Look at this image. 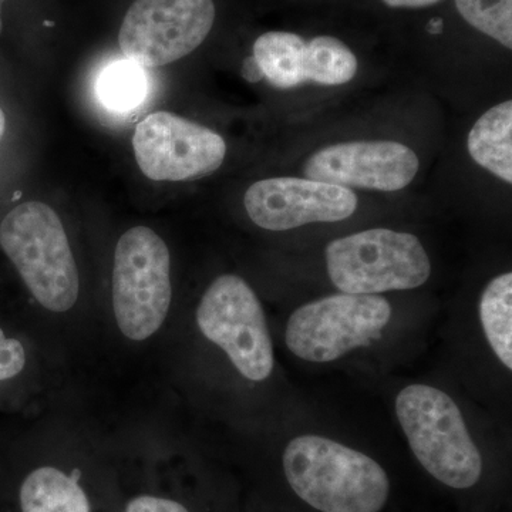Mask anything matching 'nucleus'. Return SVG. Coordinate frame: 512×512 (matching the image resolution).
<instances>
[{
    "label": "nucleus",
    "instance_id": "f257e3e1",
    "mask_svg": "<svg viewBox=\"0 0 512 512\" xmlns=\"http://www.w3.org/2000/svg\"><path fill=\"white\" fill-rule=\"evenodd\" d=\"M286 480L301 500L322 512H380L390 480L377 461L326 437L299 436L284 453Z\"/></svg>",
    "mask_w": 512,
    "mask_h": 512
},
{
    "label": "nucleus",
    "instance_id": "f03ea898",
    "mask_svg": "<svg viewBox=\"0 0 512 512\" xmlns=\"http://www.w3.org/2000/svg\"><path fill=\"white\" fill-rule=\"evenodd\" d=\"M396 414L427 473L456 490L480 481L483 458L461 410L447 393L426 384L404 387L396 399Z\"/></svg>",
    "mask_w": 512,
    "mask_h": 512
},
{
    "label": "nucleus",
    "instance_id": "7ed1b4c3",
    "mask_svg": "<svg viewBox=\"0 0 512 512\" xmlns=\"http://www.w3.org/2000/svg\"><path fill=\"white\" fill-rule=\"evenodd\" d=\"M0 247L37 302L49 311H70L80 279L59 215L43 202H26L0 224Z\"/></svg>",
    "mask_w": 512,
    "mask_h": 512
},
{
    "label": "nucleus",
    "instance_id": "20e7f679",
    "mask_svg": "<svg viewBox=\"0 0 512 512\" xmlns=\"http://www.w3.org/2000/svg\"><path fill=\"white\" fill-rule=\"evenodd\" d=\"M325 256L330 281L340 292L352 295L416 289L431 274L420 239L393 229H366L335 239Z\"/></svg>",
    "mask_w": 512,
    "mask_h": 512
},
{
    "label": "nucleus",
    "instance_id": "39448f33",
    "mask_svg": "<svg viewBox=\"0 0 512 512\" xmlns=\"http://www.w3.org/2000/svg\"><path fill=\"white\" fill-rule=\"evenodd\" d=\"M170 251L153 229H128L117 242L113 306L117 325L131 340H146L163 326L170 309Z\"/></svg>",
    "mask_w": 512,
    "mask_h": 512
},
{
    "label": "nucleus",
    "instance_id": "423d86ee",
    "mask_svg": "<svg viewBox=\"0 0 512 512\" xmlns=\"http://www.w3.org/2000/svg\"><path fill=\"white\" fill-rule=\"evenodd\" d=\"M392 306L377 295L326 296L301 306L286 325V346L306 362L328 363L382 336Z\"/></svg>",
    "mask_w": 512,
    "mask_h": 512
},
{
    "label": "nucleus",
    "instance_id": "0eeeda50",
    "mask_svg": "<svg viewBox=\"0 0 512 512\" xmlns=\"http://www.w3.org/2000/svg\"><path fill=\"white\" fill-rule=\"evenodd\" d=\"M202 335L227 353L232 365L252 382L274 370V348L264 308L251 286L237 275L215 279L197 309Z\"/></svg>",
    "mask_w": 512,
    "mask_h": 512
},
{
    "label": "nucleus",
    "instance_id": "6e6552de",
    "mask_svg": "<svg viewBox=\"0 0 512 512\" xmlns=\"http://www.w3.org/2000/svg\"><path fill=\"white\" fill-rule=\"evenodd\" d=\"M214 20L212 0H136L121 23L120 49L138 66H165L194 52Z\"/></svg>",
    "mask_w": 512,
    "mask_h": 512
},
{
    "label": "nucleus",
    "instance_id": "1a4fd4ad",
    "mask_svg": "<svg viewBox=\"0 0 512 512\" xmlns=\"http://www.w3.org/2000/svg\"><path fill=\"white\" fill-rule=\"evenodd\" d=\"M133 147L138 167L154 181L207 177L227 154L220 134L167 111L150 114L138 124Z\"/></svg>",
    "mask_w": 512,
    "mask_h": 512
},
{
    "label": "nucleus",
    "instance_id": "9d476101",
    "mask_svg": "<svg viewBox=\"0 0 512 512\" xmlns=\"http://www.w3.org/2000/svg\"><path fill=\"white\" fill-rule=\"evenodd\" d=\"M245 210L258 227L288 231L315 224L339 222L355 214L357 197L349 188L309 178H269L245 192Z\"/></svg>",
    "mask_w": 512,
    "mask_h": 512
},
{
    "label": "nucleus",
    "instance_id": "9b49d317",
    "mask_svg": "<svg viewBox=\"0 0 512 512\" xmlns=\"http://www.w3.org/2000/svg\"><path fill=\"white\" fill-rule=\"evenodd\" d=\"M419 157L412 148L396 141H350L316 151L306 161L303 173L309 180L345 188L399 191L417 171Z\"/></svg>",
    "mask_w": 512,
    "mask_h": 512
},
{
    "label": "nucleus",
    "instance_id": "f8f14e48",
    "mask_svg": "<svg viewBox=\"0 0 512 512\" xmlns=\"http://www.w3.org/2000/svg\"><path fill=\"white\" fill-rule=\"evenodd\" d=\"M468 153L478 165L512 183V101L484 113L471 128Z\"/></svg>",
    "mask_w": 512,
    "mask_h": 512
},
{
    "label": "nucleus",
    "instance_id": "ddd939ff",
    "mask_svg": "<svg viewBox=\"0 0 512 512\" xmlns=\"http://www.w3.org/2000/svg\"><path fill=\"white\" fill-rule=\"evenodd\" d=\"M22 512H90L79 481L55 467L32 471L20 488Z\"/></svg>",
    "mask_w": 512,
    "mask_h": 512
},
{
    "label": "nucleus",
    "instance_id": "4468645a",
    "mask_svg": "<svg viewBox=\"0 0 512 512\" xmlns=\"http://www.w3.org/2000/svg\"><path fill=\"white\" fill-rule=\"evenodd\" d=\"M306 40L296 33L268 32L255 40L259 69L276 89L288 90L305 83Z\"/></svg>",
    "mask_w": 512,
    "mask_h": 512
},
{
    "label": "nucleus",
    "instance_id": "2eb2a0df",
    "mask_svg": "<svg viewBox=\"0 0 512 512\" xmlns=\"http://www.w3.org/2000/svg\"><path fill=\"white\" fill-rule=\"evenodd\" d=\"M480 319L491 349L512 369V274L497 276L487 285L480 302Z\"/></svg>",
    "mask_w": 512,
    "mask_h": 512
},
{
    "label": "nucleus",
    "instance_id": "dca6fc26",
    "mask_svg": "<svg viewBox=\"0 0 512 512\" xmlns=\"http://www.w3.org/2000/svg\"><path fill=\"white\" fill-rule=\"evenodd\" d=\"M357 67L352 50L336 37L318 36L306 42V82L340 86L356 76Z\"/></svg>",
    "mask_w": 512,
    "mask_h": 512
},
{
    "label": "nucleus",
    "instance_id": "f3484780",
    "mask_svg": "<svg viewBox=\"0 0 512 512\" xmlns=\"http://www.w3.org/2000/svg\"><path fill=\"white\" fill-rule=\"evenodd\" d=\"M147 94V77L143 67L120 60L103 70L97 80V96L107 109L130 111L143 103Z\"/></svg>",
    "mask_w": 512,
    "mask_h": 512
},
{
    "label": "nucleus",
    "instance_id": "a211bd4d",
    "mask_svg": "<svg viewBox=\"0 0 512 512\" xmlns=\"http://www.w3.org/2000/svg\"><path fill=\"white\" fill-rule=\"evenodd\" d=\"M458 13L473 28L512 47V0H456Z\"/></svg>",
    "mask_w": 512,
    "mask_h": 512
},
{
    "label": "nucleus",
    "instance_id": "6ab92c4d",
    "mask_svg": "<svg viewBox=\"0 0 512 512\" xmlns=\"http://www.w3.org/2000/svg\"><path fill=\"white\" fill-rule=\"evenodd\" d=\"M25 365L26 353L22 343L6 338L0 329V382L18 376Z\"/></svg>",
    "mask_w": 512,
    "mask_h": 512
},
{
    "label": "nucleus",
    "instance_id": "aec40b11",
    "mask_svg": "<svg viewBox=\"0 0 512 512\" xmlns=\"http://www.w3.org/2000/svg\"><path fill=\"white\" fill-rule=\"evenodd\" d=\"M126 512H190L184 505L177 501L167 500V498L151 497V495H141L134 498L127 505Z\"/></svg>",
    "mask_w": 512,
    "mask_h": 512
},
{
    "label": "nucleus",
    "instance_id": "412c9836",
    "mask_svg": "<svg viewBox=\"0 0 512 512\" xmlns=\"http://www.w3.org/2000/svg\"><path fill=\"white\" fill-rule=\"evenodd\" d=\"M242 76H244L245 80H248L249 83H256L264 79V74H262L261 69H259L258 63L255 62L254 57L251 56L245 59L244 67H242Z\"/></svg>",
    "mask_w": 512,
    "mask_h": 512
},
{
    "label": "nucleus",
    "instance_id": "4be33fe9",
    "mask_svg": "<svg viewBox=\"0 0 512 512\" xmlns=\"http://www.w3.org/2000/svg\"><path fill=\"white\" fill-rule=\"evenodd\" d=\"M390 8H426L440 0H383Z\"/></svg>",
    "mask_w": 512,
    "mask_h": 512
},
{
    "label": "nucleus",
    "instance_id": "5701e85b",
    "mask_svg": "<svg viewBox=\"0 0 512 512\" xmlns=\"http://www.w3.org/2000/svg\"><path fill=\"white\" fill-rule=\"evenodd\" d=\"M443 28L444 22L443 19L440 18L431 19L429 22V26H427V30H429V33H431V35H440V33L443 32Z\"/></svg>",
    "mask_w": 512,
    "mask_h": 512
},
{
    "label": "nucleus",
    "instance_id": "b1692460",
    "mask_svg": "<svg viewBox=\"0 0 512 512\" xmlns=\"http://www.w3.org/2000/svg\"><path fill=\"white\" fill-rule=\"evenodd\" d=\"M5 128H6L5 114H3L2 109H0V140H2L3 134H5Z\"/></svg>",
    "mask_w": 512,
    "mask_h": 512
},
{
    "label": "nucleus",
    "instance_id": "393cba45",
    "mask_svg": "<svg viewBox=\"0 0 512 512\" xmlns=\"http://www.w3.org/2000/svg\"><path fill=\"white\" fill-rule=\"evenodd\" d=\"M2 5L3 3L0 2V33H2V29H3V23H2Z\"/></svg>",
    "mask_w": 512,
    "mask_h": 512
},
{
    "label": "nucleus",
    "instance_id": "a878e982",
    "mask_svg": "<svg viewBox=\"0 0 512 512\" xmlns=\"http://www.w3.org/2000/svg\"><path fill=\"white\" fill-rule=\"evenodd\" d=\"M0 2H2V3H3V2H5V0H0Z\"/></svg>",
    "mask_w": 512,
    "mask_h": 512
}]
</instances>
